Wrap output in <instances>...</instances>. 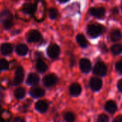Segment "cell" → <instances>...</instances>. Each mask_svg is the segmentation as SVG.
Here are the masks:
<instances>
[{
    "label": "cell",
    "instance_id": "cell-1",
    "mask_svg": "<svg viewBox=\"0 0 122 122\" xmlns=\"http://www.w3.org/2000/svg\"><path fill=\"white\" fill-rule=\"evenodd\" d=\"M2 21L3 22L4 27L6 29H10L13 25V17L11 12L8 10L4 11L1 15Z\"/></svg>",
    "mask_w": 122,
    "mask_h": 122
},
{
    "label": "cell",
    "instance_id": "cell-2",
    "mask_svg": "<svg viewBox=\"0 0 122 122\" xmlns=\"http://www.w3.org/2000/svg\"><path fill=\"white\" fill-rule=\"evenodd\" d=\"M103 27L98 24H92L88 27L87 31H88V35L91 37H96L103 32Z\"/></svg>",
    "mask_w": 122,
    "mask_h": 122
},
{
    "label": "cell",
    "instance_id": "cell-3",
    "mask_svg": "<svg viewBox=\"0 0 122 122\" xmlns=\"http://www.w3.org/2000/svg\"><path fill=\"white\" fill-rule=\"evenodd\" d=\"M27 38L30 42H37L42 39V35L39 31L36 30H32L27 33Z\"/></svg>",
    "mask_w": 122,
    "mask_h": 122
},
{
    "label": "cell",
    "instance_id": "cell-4",
    "mask_svg": "<svg viewBox=\"0 0 122 122\" xmlns=\"http://www.w3.org/2000/svg\"><path fill=\"white\" fill-rule=\"evenodd\" d=\"M47 52V54L50 57L56 58L58 57V55L60 54V47L58 45H57L56 44H51L49 45Z\"/></svg>",
    "mask_w": 122,
    "mask_h": 122
},
{
    "label": "cell",
    "instance_id": "cell-5",
    "mask_svg": "<svg viewBox=\"0 0 122 122\" xmlns=\"http://www.w3.org/2000/svg\"><path fill=\"white\" fill-rule=\"evenodd\" d=\"M24 75H25V73H24V70H23L22 67V66H18L17 70H16L13 84L15 86H18L19 84H20L23 81Z\"/></svg>",
    "mask_w": 122,
    "mask_h": 122
},
{
    "label": "cell",
    "instance_id": "cell-6",
    "mask_svg": "<svg viewBox=\"0 0 122 122\" xmlns=\"http://www.w3.org/2000/svg\"><path fill=\"white\" fill-rule=\"evenodd\" d=\"M107 71V68L106 65L102 62H98L96 64L93 68V73L97 76H104Z\"/></svg>",
    "mask_w": 122,
    "mask_h": 122
},
{
    "label": "cell",
    "instance_id": "cell-7",
    "mask_svg": "<svg viewBox=\"0 0 122 122\" xmlns=\"http://www.w3.org/2000/svg\"><path fill=\"white\" fill-rule=\"evenodd\" d=\"M57 82V78L55 74H48L43 78V83L47 87L55 86Z\"/></svg>",
    "mask_w": 122,
    "mask_h": 122
},
{
    "label": "cell",
    "instance_id": "cell-8",
    "mask_svg": "<svg viewBox=\"0 0 122 122\" xmlns=\"http://www.w3.org/2000/svg\"><path fill=\"white\" fill-rule=\"evenodd\" d=\"M80 68L82 72L83 73H88L91 68V63L90 60L86 58L81 59L80 61Z\"/></svg>",
    "mask_w": 122,
    "mask_h": 122
},
{
    "label": "cell",
    "instance_id": "cell-9",
    "mask_svg": "<svg viewBox=\"0 0 122 122\" xmlns=\"http://www.w3.org/2000/svg\"><path fill=\"white\" fill-rule=\"evenodd\" d=\"M105 9L103 7H98V8H91L90 10V13L93 16L97 18H102L105 15Z\"/></svg>",
    "mask_w": 122,
    "mask_h": 122
},
{
    "label": "cell",
    "instance_id": "cell-10",
    "mask_svg": "<svg viewBox=\"0 0 122 122\" xmlns=\"http://www.w3.org/2000/svg\"><path fill=\"white\" fill-rule=\"evenodd\" d=\"M90 86L93 91H98L102 86V81L97 78H93L90 81Z\"/></svg>",
    "mask_w": 122,
    "mask_h": 122
},
{
    "label": "cell",
    "instance_id": "cell-11",
    "mask_svg": "<svg viewBox=\"0 0 122 122\" xmlns=\"http://www.w3.org/2000/svg\"><path fill=\"white\" fill-rule=\"evenodd\" d=\"M35 108L40 113H45L47 111L48 103L45 101H39L35 104Z\"/></svg>",
    "mask_w": 122,
    "mask_h": 122
},
{
    "label": "cell",
    "instance_id": "cell-12",
    "mask_svg": "<svg viewBox=\"0 0 122 122\" xmlns=\"http://www.w3.org/2000/svg\"><path fill=\"white\" fill-rule=\"evenodd\" d=\"M30 93L33 98H40V97H42L45 95V91L42 88L38 87L32 88L30 90Z\"/></svg>",
    "mask_w": 122,
    "mask_h": 122
},
{
    "label": "cell",
    "instance_id": "cell-13",
    "mask_svg": "<svg viewBox=\"0 0 122 122\" xmlns=\"http://www.w3.org/2000/svg\"><path fill=\"white\" fill-rule=\"evenodd\" d=\"M81 93V87L78 83H73L70 86V93L73 96H78Z\"/></svg>",
    "mask_w": 122,
    "mask_h": 122
},
{
    "label": "cell",
    "instance_id": "cell-14",
    "mask_svg": "<svg viewBox=\"0 0 122 122\" xmlns=\"http://www.w3.org/2000/svg\"><path fill=\"white\" fill-rule=\"evenodd\" d=\"M0 52L3 55H10L12 52V45L9 43H5L0 46Z\"/></svg>",
    "mask_w": 122,
    "mask_h": 122
},
{
    "label": "cell",
    "instance_id": "cell-15",
    "mask_svg": "<svg viewBox=\"0 0 122 122\" xmlns=\"http://www.w3.org/2000/svg\"><path fill=\"white\" fill-rule=\"evenodd\" d=\"M39 76L35 74V73H30L29 74L28 76V78H27V82L28 84L30 85H32V86H35V85H37L38 83H39Z\"/></svg>",
    "mask_w": 122,
    "mask_h": 122
},
{
    "label": "cell",
    "instance_id": "cell-16",
    "mask_svg": "<svg viewBox=\"0 0 122 122\" xmlns=\"http://www.w3.org/2000/svg\"><path fill=\"white\" fill-rule=\"evenodd\" d=\"M12 118V115L8 110H3L0 113V119L3 122H9Z\"/></svg>",
    "mask_w": 122,
    "mask_h": 122
},
{
    "label": "cell",
    "instance_id": "cell-17",
    "mask_svg": "<svg viewBox=\"0 0 122 122\" xmlns=\"http://www.w3.org/2000/svg\"><path fill=\"white\" fill-rule=\"evenodd\" d=\"M22 10L27 15H33L35 10V5H32V4H25L23 5Z\"/></svg>",
    "mask_w": 122,
    "mask_h": 122
},
{
    "label": "cell",
    "instance_id": "cell-18",
    "mask_svg": "<svg viewBox=\"0 0 122 122\" xmlns=\"http://www.w3.org/2000/svg\"><path fill=\"white\" fill-rule=\"evenodd\" d=\"M116 103L113 101H108L106 103V110L111 113H113L116 110Z\"/></svg>",
    "mask_w": 122,
    "mask_h": 122
},
{
    "label": "cell",
    "instance_id": "cell-19",
    "mask_svg": "<svg viewBox=\"0 0 122 122\" xmlns=\"http://www.w3.org/2000/svg\"><path fill=\"white\" fill-rule=\"evenodd\" d=\"M16 52L20 55H25L28 52L27 47L24 44H20L17 46Z\"/></svg>",
    "mask_w": 122,
    "mask_h": 122
},
{
    "label": "cell",
    "instance_id": "cell-20",
    "mask_svg": "<svg viewBox=\"0 0 122 122\" xmlns=\"http://www.w3.org/2000/svg\"><path fill=\"white\" fill-rule=\"evenodd\" d=\"M76 40L79 45L82 47H86L88 45V41L86 38L82 34H78L76 37Z\"/></svg>",
    "mask_w": 122,
    "mask_h": 122
},
{
    "label": "cell",
    "instance_id": "cell-21",
    "mask_svg": "<svg viewBox=\"0 0 122 122\" xmlns=\"http://www.w3.org/2000/svg\"><path fill=\"white\" fill-rule=\"evenodd\" d=\"M36 68L39 72L43 73L47 69V66L45 64V63L43 62L42 60H38L36 63Z\"/></svg>",
    "mask_w": 122,
    "mask_h": 122
},
{
    "label": "cell",
    "instance_id": "cell-22",
    "mask_svg": "<svg viewBox=\"0 0 122 122\" xmlns=\"http://www.w3.org/2000/svg\"><path fill=\"white\" fill-rule=\"evenodd\" d=\"M25 93H26V91L24 88H18L15 91V96L18 99H21L24 98Z\"/></svg>",
    "mask_w": 122,
    "mask_h": 122
},
{
    "label": "cell",
    "instance_id": "cell-23",
    "mask_svg": "<svg viewBox=\"0 0 122 122\" xmlns=\"http://www.w3.org/2000/svg\"><path fill=\"white\" fill-rule=\"evenodd\" d=\"M121 38V32L119 30H113L111 32V40L113 42L118 41Z\"/></svg>",
    "mask_w": 122,
    "mask_h": 122
},
{
    "label": "cell",
    "instance_id": "cell-24",
    "mask_svg": "<svg viewBox=\"0 0 122 122\" xmlns=\"http://www.w3.org/2000/svg\"><path fill=\"white\" fill-rule=\"evenodd\" d=\"M111 52L114 55H118L122 52V45L118 44V45H114L111 47Z\"/></svg>",
    "mask_w": 122,
    "mask_h": 122
},
{
    "label": "cell",
    "instance_id": "cell-25",
    "mask_svg": "<svg viewBox=\"0 0 122 122\" xmlns=\"http://www.w3.org/2000/svg\"><path fill=\"white\" fill-rule=\"evenodd\" d=\"M65 120L66 122H74L75 121V115L72 112H68L65 114Z\"/></svg>",
    "mask_w": 122,
    "mask_h": 122
},
{
    "label": "cell",
    "instance_id": "cell-26",
    "mask_svg": "<svg viewBox=\"0 0 122 122\" xmlns=\"http://www.w3.org/2000/svg\"><path fill=\"white\" fill-rule=\"evenodd\" d=\"M9 68V63L5 59H0V70H7Z\"/></svg>",
    "mask_w": 122,
    "mask_h": 122
},
{
    "label": "cell",
    "instance_id": "cell-27",
    "mask_svg": "<svg viewBox=\"0 0 122 122\" xmlns=\"http://www.w3.org/2000/svg\"><path fill=\"white\" fill-rule=\"evenodd\" d=\"M49 17L51 18V19H56L57 15H58V12L56 9L55 8H51L49 10Z\"/></svg>",
    "mask_w": 122,
    "mask_h": 122
},
{
    "label": "cell",
    "instance_id": "cell-28",
    "mask_svg": "<svg viewBox=\"0 0 122 122\" xmlns=\"http://www.w3.org/2000/svg\"><path fill=\"white\" fill-rule=\"evenodd\" d=\"M98 122H108V117L106 114H101L98 118Z\"/></svg>",
    "mask_w": 122,
    "mask_h": 122
},
{
    "label": "cell",
    "instance_id": "cell-29",
    "mask_svg": "<svg viewBox=\"0 0 122 122\" xmlns=\"http://www.w3.org/2000/svg\"><path fill=\"white\" fill-rule=\"evenodd\" d=\"M116 70H117L118 71L122 73V60H120L119 62H118V63H116Z\"/></svg>",
    "mask_w": 122,
    "mask_h": 122
},
{
    "label": "cell",
    "instance_id": "cell-30",
    "mask_svg": "<svg viewBox=\"0 0 122 122\" xmlns=\"http://www.w3.org/2000/svg\"><path fill=\"white\" fill-rule=\"evenodd\" d=\"M12 122H25V121L23 118H22L20 117H16L15 118H14Z\"/></svg>",
    "mask_w": 122,
    "mask_h": 122
},
{
    "label": "cell",
    "instance_id": "cell-31",
    "mask_svg": "<svg viewBox=\"0 0 122 122\" xmlns=\"http://www.w3.org/2000/svg\"><path fill=\"white\" fill-rule=\"evenodd\" d=\"M114 122H122V116L120 115V116H117V117L115 118Z\"/></svg>",
    "mask_w": 122,
    "mask_h": 122
},
{
    "label": "cell",
    "instance_id": "cell-32",
    "mask_svg": "<svg viewBox=\"0 0 122 122\" xmlns=\"http://www.w3.org/2000/svg\"><path fill=\"white\" fill-rule=\"evenodd\" d=\"M118 89L121 91H122V80H120L118 81Z\"/></svg>",
    "mask_w": 122,
    "mask_h": 122
},
{
    "label": "cell",
    "instance_id": "cell-33",
    "mask_svg": "<svg viewBox=\"0 0 122 122\" xmlns=\"http://www.w3.org/2000/svg\"><path fill=\"white\" fill-rule=\"evenodd\" d=\"M58 1L61 3H64V2H67L68 0H58Z\"/></svg>",
    "mask_w": 122,
    "mask_h": 122
},
{
    "label": "cell",
    "instance_id": "cell-34",
    "mask_svg": "<svg viewBox=\"0 0 122 122\" xmlns=\"http://www.w3.org/2000/svg\"><path fill=\"white\" fill-rule=\"evenodd\" d=\"M0 122H3V121H2L1 119H0Z\"/></svg>",
    "mask_w": 122,
    "mask_h": 122
},
{
    "label": "cell",
    "instance_id": "cell-35",
    "mask_svg": "<svg viewBox=\"0 0 122 122\" xmlns=\"http://www.w3.org/2000/svg\"><path fill=\"white\" fill-rule=\"evenodd\" d=\"M121 10H122V5H121Z\"/></svg>",
    "mask_w": 122,
    "mask_h": 122
},
{
    "label": "cell",
    "instance_id": "cell-36",
    "mask_svg": "<svg viewBox=\"0 0 122 122\" xmlns=\"http://www.w3.org/2000/svg\"><path fill=\"white\" fill-rule=\"evenodd\" d=\"M0 109H1V106H0Z\"/></svg>",
    "mask_w": 122,
    "mask_h": 122
},
{
    "label": "cell",
    "instance_id": "cell-37",
    "mask_svg": "<svg viewBox=\"0 0 122 122\" xmlns=\"http://www.w3.org/2000/svg\"><path fill=\"white\" fill-rule=\"evenodd\" d=\"M14 1H17V0H14Z\"/></svg>",
    "mask_w": 122,
    "mask_h": 122
}]
</instances>
